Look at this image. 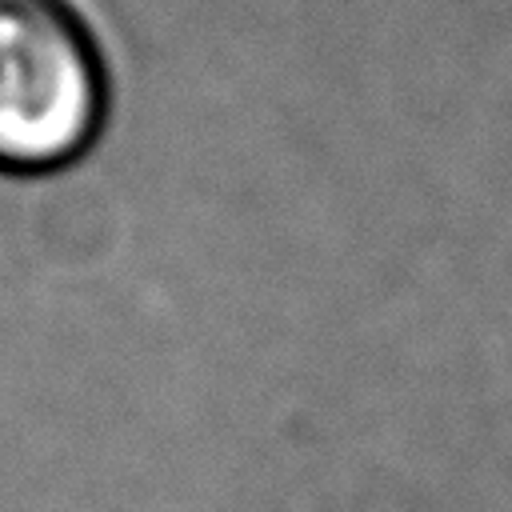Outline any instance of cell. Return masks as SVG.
Here are the masks:
<instances>
[{
	"instance_id": "1",
	"label": "cell",
	"mask_w": 512,
	"mask_h": 512,
	"mask_svg": "<svg viewBox=\"0 0 512 512\" xmlns=\"http://www.w3.org/2000/svg\"><path fill=\"white\" fill-rule=\"evenodd\" d=\"M104 112L100 52L68 0H0V168L72 160Z\"/></svg>"
}]
</instances>
